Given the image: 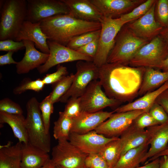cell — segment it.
<instances>
[{
	"instance_id": "obj_20",
	"label": "cell",
	"mask_w": 168,
	"mask_h": 168,
	"mask_svg": "<svg viewBox=\"0 0 168 168\" xmlns=\"http://www.w3.org/2000/svg\"><path fill=\"white\" fill-rule=\"evenodd\" d=\"M68 7L75 17L91 22L100 21L103 16L90 0H61Z\"/></svg>"
},
{
	"instance_id": "obj_52",
	"label": "cell",
	"mask_w": 168,
	"mask_h": 168,
	"mask_svg": "<svg viewBox=\"0 0 168 168\" xmlns=\"http://www.w3.org/2000/svg\"><path fill=\"white\" fill-rule=\"evenodd\" d=\"M55 165L51 159L48 163L41 168H55Z\"/></svg>"
},
{
	"instance_id": "obj_34",
	"label": "cell",
	"mask_w": 168,
	"mask_h": 168,
	"mask_svg": "<svg viewBox=\"0 0 168 168\" xmlns=\"http://www.w3.org/2000/svg\"><path fill=\"white\" fill-rule=\"evenodd\" d=\"M155 16L163 28L168 27V0H156Z\"/></svg>"
},
{
	"instance_id": "obj_22",
	"label": "cell",
	"mask_w": 168,
	"mask_h": 168,
	"mask_svg": "<svg viewBox=\"0 0 168 168\" xmlns=\"http://www.w3.org/2000/svg\"><path fill=\"white\" fill-rule=\"evenodd\" d=\"M50 159L48 153L29 142L22 143L21 168H41Z\"/></svg>"
},
{
	"instance_id": "obj_9",
	"label": "cell",
	"mask_w": 168,
	"mask_h": 168,
	"mask_svg": "<svg viewBox=\"0 0 168 168\" xmlns=\"http://www.w3.org/2000/svg\"><path fill=\"white\" fill-rule=\"evenodd\" d=\"M76 68L72 85L60 99L59 101L61 102H67L71 97H80L91 82L99 78V68L93 61H78Z\"/></svg>"
},
{
	"instance_id": "obj_3",
	"label": "cell",
	"mask_w": 168,
	"mask_h": 168,
	"mask_svg": "<svg viewBox=\"0 0 168 168\" xmlns=\"http://www.w3.org/2000/svg\"><path fill=\"white\" fill-rule=\"evenodd\" d=\"M27 12V0H0V40H14L26 20Z\"/></svg>"
},
{
	"instance_id": "obj_48",
	"label": "cell",
	"mask_w": 168,
	"mask_h": 168,
	"mask_svg": "<svg viewBox=\"0 0 168 168\" xmlns=\"http://www.w3.org/2000/svg\"><path fill=\"white\" fill-rule=\"evenodd\" d=\"M159 168H168V155H164L160 158Z\"/></svg>"
},
{
	"instance_id": "obj_6",
	"label": "cell",
	"mask_w": 168,
	"mask_h": 168,
	"mask_svg": "<svg viewBox=\"0 0 168 168\" xmlns=\"http://www.w3.org/2000/svg\"><path fill=\"white\" fill-rule=\"evenodd\" d=\"M100 23L101 28L98 49L93 61L99 68L107 63L116 36L122 27L128 22L123 21L120 18H112L103 16Z\"/></svg>"
},
{
	"instance_id": "obj_2",
	"label": "cell",
	"mask_w": 168,
	"mask_h": 168,
	"mask_svg": "<svg viewBox=\"0 0 168 168\" xmlns=\"http://www.w3.org/2000/svg\"><path fill=\"white\" fill-rule=\"evenodd\" d=\"M40 27L47 40L64 46L80 35L100 30V23L79 19L71 13L55 15L40 21Z\"/></svg>"
},
{
	"instance_id": "obj_36",
	"label": "cell",
	"mask_w": 168,
	"mask_h": 168,
	"mask_svg": "<svg viewBox=\"0 0 168 168\" xmlns=\"http://www.w3.org/2000/svg\"><path fill=\"white\" fill-rule=\"evenodd\" d=\"M45 85L42 79L38 78L34 81L28 80L23 81L14 89L13 93L15 95H19L28 90L38 92L42 90Z\"/></svg>"
},
{
	"instance_id": "obj_49",
	"label": "cell",
	"mask_w": 168,
	"mask_h": 168,
	"mask_svg": "<svg viewBox=\"0 0 168 168\" xmlns=\"http://www.w3.org/2000/svg\"><path fill=\"white\" fill-rule=\"evenodd\" d=\"M162 71L168 72V56L156 68Z\"/></svg>"
},
{
	"instance_id": "obj_38",
	"label": "cell",
	"mask_w": 168,
	"mask_h": 168,
	"mask_svg": "<svg viewBox=\"0 0 168 168\" xmlns=\"http://www.w3.org/2000/svg\"><path fill=\"white\" fill-rule=\"evenodd\" d=\"M66 103L63 111L66 116L73 119L82 112L79 97H70Z\"/></svg>"
},
{
	"instance_id": "obj_11",
	"label": "cell",
	"mask_w": 168,
	"mask_h": 168,
	"mask_svg": "<svg viewBox=\"0 0 168 168\" xmlns=\"http://www.w3.org/2000/svg\"><path fill=\"white\" fill-rule=\"evenodd\" d=\"M26 20L33 23L53 16L68 14L70 11L63 1L57 0H27Z\"/></svg>"
},
{
	"instance_id": "obj_39",
	"label": "cell",
	"mask_w": 168,
	"mask_h": 168,
	"mask_svg": "<svg viewBox=\"0 0 168 168\" xmlns=\"http://www.w3.org/2000/svg\"><path fill=\"white\" fill-rule=\"evenodd\" d=\"M0 111L10 114H22L23 111L20 106L9 98L0 101Z\"/></svg>"
},
{
	"instance_id": "obj_17",
	"label": "cell",
	"mask_w": 168,
	"mask_h": 168,
	"mask_svg": "<svg viewBox=\"0 0 168 168\" xmlns=\"http://www.w3.org/2000/svg\"><path fill=\"white\" fill-rule=\"evenodd\" d=\"M114 113L100 111L94 113L82 112L73 119L71 133L84 134L95 130Z\"/></svg>"
},
{
	"instance_id": "obj_46",
	"label": "cell",
	"mask_w": 168,
	"mask_h": 168,
	"mask_svg": "<svg viewBox=\"0 0 168 168\" xmlns=\"http://www.w3.org/2000/svg\"><path fill=\"white\" fill-rule=\"evenodd\" d=\"M14 52L12 51L8 52L5 54L0 56V65L10 64H16L17 62L15 61L12 57V55Z\"/></svg>"
},
{
	"instance_id": "obj_29",
	"label": "cell",
	"mask_w": 168,
	"mask_h": 168,
	"mask_svg": "<svg viewBox=\"0 0 168 168\" xmlns=\"http://www.w3.org/2000/svg\"><path fill=\"white\" fill-rule=\"evenodd\" d=\"M123 148L119 138L106 144L99 153L104 158L109 168H113L120 158Z\"/></svg>"
},
{
	"instance_id": "obj_5",
	"label": "cell",
	"mask_w": 168,
	"mask_h": 168,
	"mask_svg": "<svg viewBox=\"0 0 168 168\" xmlns=\"http://www.w3.org/2000/svg\"><path fill=\"white\" fill-rule=\"evenodd\" d=\"M125 24L116 36L114 46L108 57L107 63L129 65L138 51L149 42L137 36Z\"/></svg>"
},
{
	"instance_id": "obj_47",
	"label": "cell",
	"mask_w": 168,
	"mask_h": 168,
	"mask_svg": "<svg viewBox=\"0 0 168 168\" xmlns=\"http://www.w3.org/2000/svg\"><path fill=\"white\" fill-rule=\"evenodd\" d=\"M159 162L160 158L159 157L145 164L142 166H139L136 168H159Z\"/></svg>"
},
{
	"instance_id": "obj_26",
	"label": "cell",
	"mask_w": 168,
	"mask_h": 168,
	"mask_svg": "<svg viewBox=\"0 0 168 168\" xmlns=\"http://www.w3.org/2000/svg\"><path fill=\"white\" fill-rule=\"evenodd\" d=\"M0 123L7 124L11 128L14 136L22 143L28 142L26 118L22 114H10L0 111Z\"/></svg>"
},
{
	"instance_id": "obj_25",
	"label": "cell",
	"mask_w": 168,
	"mask_h": 168,
	"mask_svg": "<svg viewBox=\"0 0 168 168\" xmlns=\"http://www.w3.org/2000/svg\"><path fill=\"white\" fill-rule=\"evenodd\" d=\"M22 144L9 141L0 146V168H21Z\"/></svg>"
},
{
	"instance_id": "obj_28",
	"label": "cell",
	"mask_w": 168,
	"mask_h": 168,
	"mask_svg": "<svg viewBox=\"0 0 168 168\" xmlns=\"http://www.w3.org/2000/svg\"><path fill=\"white\" fill-rule=\"evenodd\" d=\"M149 145L148 142L128 150L121 156L113 168H136L139 166L148 150Z\"/></svg>"
},
{
	"instance_id": "obj_18",
	"label": "cell",
	"mask_w": 168,
	"mask_h": 168,
	"mask_svg": "<svg viewBox=\"0 0 168 168\" xmlns=\"http://www.w3.org/2000/svg\"><path fill=\"white\" fill-rule=\"evenodd\" d=\"M26 49L22 60L16 64V72L18 74L27 73L30 71L44 64L47 61L49 54L38 50L32 41L23 40Z\"/></svg>"
},
{
	"instance_id": "obj_41",
	"label": "cell",
	"mask_w": 168,
	"mask_h": 168,
	"mask_svg": "<svg viewBox=\"0 0 168 168\" xmlns=\"http://www.w3.org/2000/svg\"><path fill=\"white\" fill-rule=\"evenodd\" d=\"M68 73L67 68L59 64L55 72L46 75L42 80L45 85L53 84L66 76Z\"/></svg>"
},
{
	"instance_id": "obj_35",
	"label": "cell",
	"mask_w": 168,
	"mask_h": 168,
	"mask_svg": "<svg viewBox=\"0 0 168 168\" xmlns=\"http://www.w3.org/2000/svg\"><path fill=\"white\" fill-rule=\"evenodd\" d=\"M54 104L48 96L40 103V108L42 120L47 133H49L50 118L54 111Z\"/></svg>"
},
{
	"instance_id": "obj_43",
	"label": "cell",
	"mask_w": 168,
	"mask_h": 168,
	"mask_svg": "<svg viewBox=\"0 0 168 168\" xmlns=\"http://www.w3.org/2000/svg\"><path fill=\"white\" fill-rule=\"evenodd\" d=\"M25 48L22 41H16L12 39L0 41V51L16 52Z\"/></svg>"
},
{
	"instance_id": "obj_12",
	"label": "cell",
	"mask_w": 168,
	"mask_h": 168,
	"mask_svg": "<svg viewBox=\"0 0 168 168\" xmlns=\"http://www.w3.org/2000/svg\"><path fill=\"white\" fill-rule=\"evenodd\" d=\"M47 41L49 56L46 62L37 68L40 74L45 73L53 67L63 63L80 60L93 61L92 58L67 46L49 40Z\"/></svg>"
},
{
	"instance_id": "obj_31",
	"label": "cell",
	"mask_w": 168,
	"mask_h": 168,
	"mask_svg": "<svg viewBox=\"0 0 168 168\" xmlns=\"http://www.w3.org/2000/svg\"><path fill=\"white\" fill-rule=\"evenodd\" d=\"M75 77V74L71 73L66 75L61 79L53 84L52 91L48 95L54 104L59 101L70 88Z\"/></svg>"
},
{
	"instance_id": "obj_32",
	"label": "cell",
	"mask_w": 168,
	"mask_h": 168,
	"mask_svg": "<svg viewBox=\"0 0 168 168\" xmlns=\"http://www.w3.org/2000/svg\"><path fill=\"white\" fill-rule=\"evenodd\" d=\"M100 29L86 33L74 37L68 43L67 46L76 50L92 42L99 37Z\"/></svg>"
},
{
	"instance_id": "obj_19",
	"label": "cell",
	"mask_w": 168,
	"mask_h": 168,
	"mask_svg": "<svg viewBox=\"0 0 168 168\" xmlns=\"http://www.w3.org/2000/svg\"><path fill=\"white\" fill-rule=\"evenodd\" d=\"M23 40L33 42L41 52L49 54L47 38L41 29L40 22L33 23L25 21L14 40L18 42Z\"/></svg>"
},
{
	"instance_id": "obj_4",
	"label": "cell",
	"mask_w": 168,
	"mask_h": 168,
	"mask_svg": "<svg viewBox=\"0 0 168 168\" xmlns=\"http://www.w3.org/2000/svg\"><path fill=\"white\" fill-rule=\"evenodd\" d=\"M26 108L27 116L26 124L28 142L49 153L51 149L50 137L45 128L40 108V103L36 98L32 97L27 102Z\"/></svg>"
},
{
	"instance_id": "obj_40",
	"label": "cell",
	"mask_w": 168,
	"mask_h": 168,
	"mask_svg": "<svg viewBox=\"0 0 168 168\" xmlns=\"http://www.w3.org/2000/svg\"><path fill=\"white\" fill-rule=\"evenodd\" d=\"M85 165L86 168H109L105 159L99 153L88 155Z\"/></svg>"
},
{
	"instance_id": "obj_45",
	"label": "cell",
	"mask_w": 168,
	"mask_h": 168,
	"mask_svg": "<svg viewBox=\"0 0 168 168\" xmlns=\"http://www.w3.org/2000/svg\"><path fill=\"white\" fill-rule=\"evenodd\" d=\"M156 101L163 107L168 115V89L159 95Z\"/></svg>"
},
{
	"instance_id": "obj_37",
	"label": "cell",
	"mask_w": 168,
	"mask_h": 168,
	"mask_svg": "<svg viewBox=\"0 0 168 168\" xmlns=\"http://www.w3.org/2000/svg\"><path fill=\"white\" fill-rule=\"evenodd\" d=\"M132 124L140 129H144L146 128L160 125L148 112H144L139 115L134 120Z\"/></svg>"
},
{
	"instance_id": "obj_53",
	"label": "cell",
	"mask_w": 168,
	"mask_h": 168,
	"mask_svg": "<svg viewBox=\"0 0 168 168\" xmlns=\"http://www.w3.org/2000/svg\"><path fill=\"white\" fill-rule=\"evenodd\" d=\"M55 168H58V167H56Z\"/></svg>"
},
{
	"instance_id": "obj_51",
	"label": "cell",
	"mask_w": 168,
	"mask_h": 168,
	"mask_svg": "<svg viewBox=\"0 0 168 168\" xmlns=\"http://www.w3.org/2000/svg\"><path fill=\"white\" fill-rule=\"evenodd\" d=\"M164 155H168V148L156 156L148 160L147 161H146L145 163H147L150 161H152Z\"/></svg>"
},
{
	"instance_id": "obj_21",
	"label": "cell",
	"mask_w": 168,
	"mask_h": 168,
	"mask_svg": "<svg viewBox=\"0 0 168 168\" xmlns=\"http://www.w3.org/2000/svg\"><path fill=\"white\" fill-rule=\"evenodd\" d=\"M153 126L145 130L137 128L131 124L119 138L123 146L122 155L129 150L149 143L152 134Z\"/></svg>"
},
{
	"instance_id": "obj_44",
	"label": "cell",
	"mask_w": 168,
	"mask_h": 168,
	"mask_svg": "<svg viewBox=\"0 0 168 168\" xmlns=\"http://www.w3.org/2000/svg\"><path fill=\"white\" fill-rule=\"evenodd\" d=\"M99 38L75 50L80 53L88 56L93 59L98 50Z\"/></svg>"
},
{
	"instance_id": "obj_14",
	"label": "cell",
	"mask_w": 168,
	"mask_h": 168,
	"mask_svg": "<svg viewBox=\"0 0 168 168\" xmlns=\"http://www.w3.org/2000/svg\"><path fill=\"white\" fill-rule=\"evenodd\" d=\"M119 137L108 138L93 130L84 134L71 133L68 141L87 155L98 153L108 142Z\"/></svg>"
},
{
	"instance_id": "obj_27",
	"label": "cell",
	"mask_w": 168,
	"mask_h": 168,
	"mask_svg": "<svg viewBox=\"0 0 168 168\" xmlns=\"http://www.w3.org/2000/svg\"><path fill=\"white\" fill-rule=\"evenodd\" d=\"M167 81L168 72L161 71L152 68H145L138 94L144 95L154 88L161 86Z\"/></svg>"
},
{
	"instance_id": "obj_10",
	"label": "cell",
	"mask_w": 168,
	"mask_h": 168,
	"mask_svg": "<svg viewBox=\"0 0 168 168\" xmlns=\"http://www.w3.org/2000/svg\"><path fill=\"white\" fill-rule=\"evenodd\" d=\"M99 80L91 82L79 97L82 112L94 113L108 107H113L121 102L109 98L102 89Z\"/></svg>"
},
{
	"instance_id": "obj_23",
	"label": "cell",
	"mask_w": 168,
	"mask_h": 168,
	"mask_svg": "<svg viewBox=\"0 0 168 168\" xmlns=\"http://www.w3.org/2000/svg\"><path fill=\"white\" fill-rule=\"evenodd\" d=\"M153 130L149 140L150 148L142 158V163L153 157L168 148V121L153 126Z\"/></svg>"
},
{
	"instance_id": "obj_7",
	"label": "cell",
	"mask_w": 168,
	"mask_h": 168,
	"mask_svg": "<svg viewBox=\"0 0 168 168\" xmlns=\"http://www.w3.org/2000/svg\"><path fill=\"white\" fill-rule=\"evenodd\" d=\"M168 56V44L159 35L138 51L129 65L156 68Z\"/></svg>"
},
{
	"instance_id": "obj_15",
	"label": "cell",
	"mask_w": 168,
	"mask_h": 168,
	"mask_svg": "<svg viewBox=\"0 0 168 168\" xmlns=\"http://www.w3.org/2000/svg\"><path fill=\"white\" fill-rule=\"evenodd\" d=\"M156 2L143 16L125 24L128 29L137 36L149 42L159 35L163 29L155 19V9Z\"/></svg>"
},
{
	"instance_id": "obj_1",
	"label": "cell",
	"mask_w": 168,
	"mask_h": 168,
	"mask_svg": "<svg viewBox=\"0 0 168 168\" xmlns=\"http://www.w3.org/2000/svg\"><path fill=\"white\" fill-rule=\"evenodd\" d=\"M99 68V80L109 98L125 102L138 94L145 68L106 63Z\"/></svg>"
},
{
	"instance_id": "obj_50",
	"label": "cell",
	"mask_w": 168,
	"mask_h": 168,
	"mask_svg": "<svg viewBox=\"0 0 168 168\" xmlns=\"http://www.w3.org/2000/svg\"><path fill=\"white\" fill-rule=\"evenodd\" d=\"M159 35L168 44V27L163 28Z\"/></svg>"
},
{
	"instance_id": "obj_42",
	"label": "cell",
	"mask_w": 168,
	"mask_h": 168,
	"mask_svg": "<svg viewBox=\"0 0 168 168\" xmlns=\"http://www.w3.org/2000/svg\"><path fill=\"white\" fill-rule=\"evenodd\" d=\"M149 113L159 124L168 121V115L163 107L156 101L151 107Z\"/></svg>"
},
{
	"instance_id": "obj_24",
	"label": "cell",
	"mask_w": 168,
	"mask_h": 168,
	"mask_svg": "<svg viewBox=\"0 0 168 168\" xmlns=\"http://www.w3.org/2000/svg\"><path fill=\"white\" fill-rule=\"evenodd\" d=\"M168 89V81L155 90L147 93L134 101L118 107L114 111V112L120 113L142 110L149 112L151 107L156 102L159 95Z\"/></svg>"
},
{
	"instance_id": "obj_30",
	"label": "cell",
	"mask_w": 168,
	"mask_h": 168,
	"mask_svg": "<svg viewBox=\"0 0 168 168\" xmlns=\"http://www.w3.org/2000/svg\"><path fill=\"white\" fill-rule=\"evenodd\" d=\"M73 123V119L66 116L63 112L59 113L58 119L54 123L53 136L57 140H68Z\"/></svg>"
},
{
	"instance_id": "obj_33",
	"label": "cell",
	"mask_w": 168,
	"mask_h": 168,
	"mask_svg": "<svg viewBox=\"0 0 168 168\" xmlns=\"http://www.w3.org/2000/svg\"><path fill=\"white\" fill-rule=\"evenodd\" d=\"M156 0L146 1L133 9L131 12L119 17L128 22L135 21L144 15L150 9Z\"/></svg>"
},
{
	"instance_id": "obj_16",
	"label": "cell",
	"mask_w": 168,
	"mask_h": 168,
	"mask_svg": "<svg viewBox=\"0 0 168 168\" xmlns=\"http://www.w3.org/2000/svg\"><path fill=\"white\" fill-rule=\"evenodd\" d=\"M103 16L116 18L131 12L146 0H90Z\"/></svg>"
},
{
	"instance_id": "obj_8",
	"label": "cell",
	"mask_w": 168,
	"mask_h": 168,
	"mask_svg": "<svg viewBox=\"0 0 168 168\" xmlns=\"http://www.w3.org/2000/svg\"><path fill=\"white\" fill-rule=\"evenodd\" d=\"M88 155L68 140H60L52 149L51 159L59 168H86L85 161Z\"/></svg>"
},
{
	"instance_id": "obj_13",
	"label": "cell",
	"mask_w": 168,
	"mask_h": 168,
	"mask_svg": "<svg viewBox=\"0 0 168 168\" xmlns=\"http://www.w3.org/2000/svg\"><path fill=\"white\" fill-rule=\"evenodd\" d=\"M145 112L147 111L137 110L113 113L95 131L107 137H119L131 125L137 117Z\"/></svg>"
}]
</instances>
